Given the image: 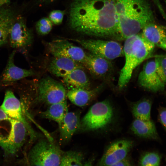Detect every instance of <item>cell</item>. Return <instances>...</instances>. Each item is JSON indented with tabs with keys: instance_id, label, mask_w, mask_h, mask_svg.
<instances>
[{
	"instance_id": "cell-34",
	"label": "cell",
	"mask_w": 166,
	"mask_h": 166,
	"mask_svg": "<svg viewBox=\"0 0 166 166\" xmlns=\"http://www.w3.org/2000/svg\"><path fill=\"white\" fill-rule=\"evenodd\" d=\"M56 0H40V1L43 2H54Z\"/></svg>"
},
{
	"instance_id": "cell-20",
	"label": "cell",
	"mask_w": 166,
	"mask_h": 166,
	"mask_svg": "<svg viewBox=\"0 0 166 166\" xmlns=\"http://www.w3.org/2000/svg\"><path fill=\"white\" fill-rule=\"evenodd\" d=\"M17 15L11 8L0 7V47L8 41L10 30Z\"/></svg>"
},
{
	"instance_id": "cell-32",
	"label": "cell",
	"mask_w": 166,
	"mask_h": 166,
	"mask_svg": "<svg viewBox=\"0 0 166 166\" xmlns=\"http://www.w3.org/2000/svg\"><path fill=\"white\" fill-rule=\"evenodd\" d=\"M92 162V160H89L84 163L83 166H93Z\"/></svg>"
},
{
	"instance_id": "cell-24",
	"label": "cell",
	"mask_w": 166,
	"mask_h": 166,
	"mask_svg": "<svg viewBox=\"0 0 166 166\" xmlns=\"http://www.w3.org/2000/svg\"><path fill=\"white\" fill-rule=\"evenodd\" d=\"M84 158L83 154L80 152H64L59 166H83Z\"/></svg>"
},
{
	"instance_id": "cell-36",
	"label": "cell",
	"mask_w": 166,
	"mask_h": 166,
	"mask_svg": "<svg viewBox=\"0 0 166 166\" xmlns=\"http://www.w3.org/2000/svg\"><path fill=\"white\" fill-rule=\"evenodd\" d=\"M128 166H132L129 163Z\"/></svg>"
},
{
	"instance_id": "cell-9",
	"label": "cell",
	"mask_w": 166,
	"mask_h": 166,
	"mask_svg": "<svg viewBox=\"0 0 166 166\" xmlns=\"http://www.w3.org/2000/svg\"><path fill=\"white\" fill-rule=\"evenodd\" d=\"M33 40L32 32L28 28L26 21L21 15H17L10 30L8 41L10 46L15 49L29 46Z\"/></svg>"
},
{
	"instance_id": "cell-28",
	"label": "cell",
	"mask_w": 166,
	"mask_h": 166,
	"mask_svg": "<svg viewBox=\"0 0 166 166\" xmlns=\"http://www.w3.org/2000/svg\"><path fill=\"white\" fill-rule=\"evenodd\" d=\"M65 12L60 10H54L51 11L49 14V19L55 25H59L62 22Z\"/></svg>"
},
{
	"instance_id": "cell-31",
	"label": "cell",
	"mask_w": 166,
	"mask_h": 166,
	"mask_svg": "<svg viewBox=\"0 0 166 166\" xmlns=\"http://www.w3.org/2000/svg\"><path fill=\"white\" fill-rule=\"evenodd\" d=\"M11 0H0V7L3 6L10 2Z\"/></svg>"
},
{
	"instance_id": "cell-27",
	"label": "cell",
	"mask_w": 166,
	"mask_h": 166,
	"mask_svg": "<svg viewBox=\"0 0 166 166\" xmlns=\"http://www.w3.org/2000/svg\"><path fill=\"white\" fill-rule=\"evenodd\" d=\"M157 72L162 81L166 84V56H160L155 59Z\"/></svg>"
},
{
	"instance_id": "cell-1",
	"label": "cell",
	"mask_w": 166,
	"mask_h": 166,
	"mask_svg": "<svg viewBox=\"0 0 166 166\" xmlns=\"http://www.w3.org/2000/svg\"><path fill=\"white\" fill-rule=\"evenodd\" d=\"M68 15L69 26L77 32L98 37L117 34L113 0H73Z\"/></svg>"
},
{
	"instance_id": "cell-26",
	"label": "cell",
	"mask_w": 166,
	"mask_h": 166,
	"mask_svg": "<svg viewBox=\"0 0 166 166\" xmlns=\"http://www.w3.org/2000/svg\"><path fill=\"white\" fill-rule=\"evenodd\" d=\"M53 24L49 18L45 17L42 18L39 20L36 24V30L40 35H47L51 30Z\"/></svg>"
},
{
	"instance_id": "cell-11",
	"label": "cell",
	"mask_w": 166,
	"mask_h": 166,
	"mask_svg": "<svg viewBox=\"0 0 166 166\" xmlns=\"http://www.w3.org/2000/svg\"><path fill=\"white\" fill-rule=\"evenodd\" d=\"M0 107L9 117L21 122L25 125L31 140L35 139L36 133L25 118L20 101L12 91L10 90L6 91L4 100Z\"/></svg>"
},
{
	"instance_id": "cell-3",
	"label": "cell",
	"mask_w": 166,
	"mask_h": 166,
	"mask_svg": "<svg viewBox=\"0 0 166 166\" xmlns=\"http://www.w3.org/2000/svg\"><path fill=\"white\" fill-rule=\"evenodd\" d=\"M125 40L123 47L125 62L121 71L124 75L131 77L134 69L152 53L155 46L141 34Z\"/></svg>"
},
{
	"instance_id": "cell-13",
	"label": "cell",
	"mask_w": 166,
	"mask_h": 166,
	"mask_svg": "<svg viewBox=\"0 0 166 166\" xmlns=\"http://www.w3.org/2000/svg\"><path fill=\"white\" fill-rule=\"evenodd\" d=\"M16 52L14 50L10 53L6 67L0 77V85L2 87L13 85L18 81L35 75L32 69L21 68L14 64V57Z\"/></svg>"
},
{
	"instance_id": "cell-4",
	"label": "cell",
	"mask_w": 166,
	"mask_h": 166,
	"mask_svg": "<svg viewBox=\"0 0 166 166\" xmlns=\"http://www.w3.org/2000/svg\"><path fill=\"white\" fill-rule=\"evenodd\" d=\"M63 151L52 140L42 139L20 160V164H36L42 166H59Z\"/></svg>"
},
{
	"instance_id": "cell-14",
	"label": "cell",
	"mask_w": 166,
	"mask_h": 166,
	"mask_svg": "<svg viewBox=\"0 0 166 166\" xmlns=\"http://www.w3.org/2000/svg\"><path fill=\"white\" fill-rule=\"evenodd\" d=\"M84 64L92 74L98 78L108 75L112 69L110 60L90 53L87 54Z\"/></svg>"
},
{
	"instance_id": "cell-6",
	"label": "cell",
	"mask_w": 166,
	"mask_h": 166,
	"mask_svg": "<svg viewBox=\"0 0 166 166\" xmlns=\"http://www.w3.org/2000/svg\"><path fill=\"white\" fill-rule=\"evenodd\" d=\"M69 40L77 42L90 53L110 61L124 55L123 47L115 41L93 39Z\"/></svg>"
},
{
	"instance_id": "cell-17",
	"label": "cell",
	"mask_w": 166,
	"mask_h": 166,
	"mask_svg": "<svg viewBox=\"0 0 166 166\" xmlns=\"http://www.w3.org/2000/svg\"><path fill=\"white\" fill-rule=\"evenodd\" d=\"M103 86L101 85L95 88L89 89H69L66 93V97L74 105L79 107H83L96 98Z\"/></svg>"
},
{
	"instance_id": "cell-37",
	"label": "cell",
	"mask_w": 166,
	"mask_h": 166,
	"mask_svg": "<svg viewBox=\"0 0 166 166\" xmlns=\"http://www.w3.org/2000/svg\"></svg>"
},
{
	"instance_id": "cell-2",
	"label": "cell",
	"mask_w": 166,
	"mask_h": 166,
	"mask_svg": "<svg viewBox=\"0 0 166 166\" xmlns=\"http://www.w3.org/2000/svg\"><path fill=\"white\" fill-rule=\"evenodd\" d=\"M117 19V34L125 39L138 34L154 18L148 0H113Z\"/></svg>"
},
{
	"instance_id": "cell-10",
	"label": "cell",
	"mask_w": 166,
	"mask_h": 166,
	"mask_svg": "<svg viewBox=\"0 0 166 166\" xmlns=\"http://www.w3.org/2000/svg\"><path fill=\"white\" fill-rule=\"evenodd\" d=\"M133 141L122 139L110 144L106 148L99 162V166H110L126 159L132 148Z\"/></svg>"
},
{
	"instance_id": "cell-35",
	"label": "cell",
	"mask_w": 166,
	"mask_h": 166,
	"mask_svg": "<svg viewBox=\"0 0 166 166\" xmlns=\"http://www.w3.org/2000/svg\"><path fill=\"white\" fill-rule=\"evenodd\" d=\"M27 166H42L40 165H36V164H29L27 165Z\"/></svg>"
},
{
	"instance_id": "cell-19",
	"label": "cell",
	"mask_w": 166,
	"mask_h": 166,
	"mask_svg": "<svg viewBox=\"0 0 166 166\" xmlns=\"http://www.w3.org/2000/svg\"><path fill=\"white\" fill-rule=\"evenodd\" d=\"M62 81L69 89H90V81L83 67L76 68L72 71L62 78Z\"/></svg>"
},
{
	"instance_id": "cell-38",
	"label": "cell",
	"mask_w": 166,
	"mask_h": 166,
	"mask_svg": "<svg viewBox=\"0 0 166 166\" xmlns=\"http://www.w3.org/2000/svg\"><path fill=\"white\" fill-rule=\"evenodd\" d=\"M166 1V0H165Z\"/></svg>"
},
{
	"instance_id": "cell-18",
	"label": "cell",
	"mask_w": 166,
	"mask_h": 166,
	"mask_svg": "<svg viewBox=\"0 0 166 166\" xmlns=\"http://www.w3.org/2000/svg\"><path fill=\"white\" fill-rule=\"evenodd\" d=\"M80 122L78 114L68 112L58 124L61 140L65 142L70 140L76 131L79 130Z\"/></svg>"
},
{
	"instance_id": "cell-7",
	"label": "cell",
	"mask_w": 166,
	"mask_h": 166,
	"mask_svg": "<svg viewBox=\"0 0 166 166\" xmlns=\"http://www.w3.org/2000/svg\"><path fill=\"white\" fill-rule=\"evenodd\" d=\"M37 87L38 99L42 103L50 105L66 100L67 92L64 85L51 77L41 79Z\"/></svg>"
},
{
	"instance_id": "cell-5",
	"label": "cell",
	"mask_w": 166,
	"mask_h": 166,
	"mask_svg": "<svg viewBox=\"0 0 166 166\" xmlns=\"http://www.w3.org/2000/svg\"><path fill=\"white\" fill-rule=\"evenodd\" d=\"M114 117V109L109 101L97 102L81 120L79 130L83 131L103 130L111 124Z\"/></svg>"
},
{
	"instance_id": "cell-15",
	"label": "cell",
	"mask_w": 166,
	"mask_h": 166,
	"mask_svg": "<svg viewBox=\"0 0 166 166\" xmlns=\"http://www.w3.org/2000/svg\"><path fill=\"white\" fill-rule=\"evenodd\" d=\"M142 35L149 41L166 51V27L152 22L142 30Z\"/></svg>"
},
{
	"instance_id": "cell-22",
	"label": "cell",
	"mask_w": 166,
	"mask_h": 166,
	"mask_svg": "<svg viewBox=\"0 0 166 166\" xmlns=\"http://www.w3.org/2000/svg\"><path fill=\"white\" fill-rule=\"evenodd\" d=\"M68 112L66 100L49 105L46 110L40 113L43 118L59 124Z\"/></svg>"
},
{
	"instance_id": "cell-8",
	"label": "cell",
	"mask_w": 166,
	"mask_h": 166,
	"mask_svg": "<svg viewBox=\"0 0 166 166\" xmlns=\"http://www.w3.org/2000/svg\"><path fill=\"white\" fill-rule=\"evenodd\" d=\"M48 50L53 57L68 58L84 64L87 54L80 47L65 39L54 40L47 44Z\"/></svg>"
},
{
	"instance_id": "cell-21",
	"label": "cell",
	"mask_w": 166,
	"mask_h": 166,
	"mask_svg": "<svg viewBox=\"0 0 166 166\" xmlns=\"http://www.w3.org/2000/svg\"><path fill=\"white\" fill-rule=\"evenodd\" d=\"M131 129L135 135L140 137L153 139L158 138L155 126L151 120L144 121L135 118L131 124Z\"/></svg>"
},
{
	"instance_id": "cell-33",
	"label": "cell",
	"mask_w": 166,
	"mask_h": 166,
	"mask_svg": "<svg viewBox=\"0 0 166 166\" xmlns=\"http://www.w3.org/2000/svg\"><path fill=\"white\" fill-rule=\"evenodd\" d=\"M3 162V155H1L0 153V165L2 166Z\"/></svg>"
},
{
	"instance_id": "cell-25",
	"label": "cell",
	"mask_w": 166,
	"mask_h": 166,
	"mask_svg": "<svg viewBox=\"0 0 166 166\" xmlns=\"http://www.w3.org/2000/svg\"><path fill=\"white\" fill-rule=\"evenodd\" d=\"M161 158L156 152H149L144 154L139 160L140 166H160Z\"/></svg>"
},
{
	"instance_id": "cell-23",
	"label": "cell",
	"mask_w": 166,
	"mask_h": 166,
	"mask_svg": "<svg viewBox=\"0 0 166 166\" xmlns=\"http://www.w3.org/2000/svg\"><path fill=\"white\" fill-rule=\"evenodd\" d=\"M151 103L148 99H144L133 103L132 112L135 119L144 121L150 120Z\"/></svg>"
},
{
	"instance_id": "cell-12",
	"label": "cell",
	"mask_w": 166,
	"mask_h": 166,
	"mask_svg": "<svg viewBox=\"0 0 166 166\" xmlns=\"http://www.w3.org/2000/svg\"><path fill=\"white\" fill-rule=\"evenodd\" d=\"M138 81L142 88L153 92L162 91L165 86L157 72L155 60L148 61L144 65Z\"/></svg>"
},
{
	"instance_id": "cell-30",
	"label": "cell",
	"mask_w": 166,
	"mask_h": 166,
	"mask_svg": "<svg viewBox=\"0 0 166 166\" xmlns=\"http://www.w3.org/2000/svg\"><path fill=\"white\" fill-rule=\"evenodd\" d=\"M129 163L128 160L126 159L121 161L113 164L110 166H128Z\"/></svg>"
},
{
	"instance_id": "cell-29",
	"label": "cell",
	"mask_w": 166,
	"mask_h": 166,
	"mask_svg": "<svg viewBox=\"0 0 166 166\" xmlns=\"http://www.w3.org/2000/svg\"><path fill=\"white\" fill-rule=\"evenodd\" d=\"M160 121L166 129V109H161L159 113Z\"/></svg>"
},
{
	"instance_id": "cell-16",
	"label": "cell",
	"mask_w": 166,
	"mask_h": 166,
	"mask_svg": "<svg viewBox=\"0 0 166 166\" xmlns=\"http://www.w3.org/2000/svg\"><path fill=\"white\" fill-rule=\"evenodd\" d=\"M83 67L82 64L66 57H55L49 63L48 69L54 76L62 78L74 69Z\"/></svg>"
}]
</instances>
